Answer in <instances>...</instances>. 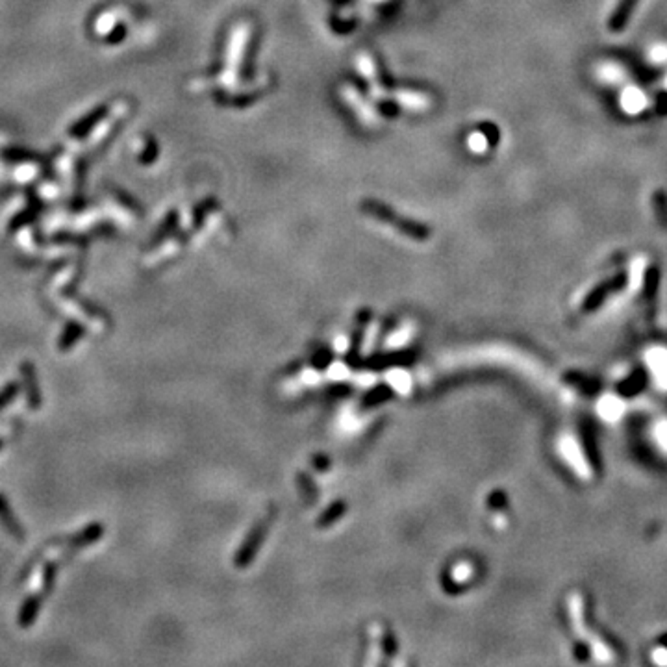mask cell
Masks as SVG:
<instances>
[{"mask_svg":"<svg viewBox=\"0 0 667 667\" xmlns=\"http://www.w3.org/2000/svg\"><path fill=\"white\" fill-rule=\"evenodd\" d=\"M569 621H571V628L574 632V640H577V652H586L593 656V660L602 663H619L623 660V652L617 642H614L608 634H606L597 621H591L590 616V606L586 602L584 595L577 591V593L569 599Z\"/></svg>","mask_w":667,"mask_h":667,"instance_id":"obj_1","label":"cell"},{"mask_svg":"<svg viewBox=\"0 0 667 667\" xmlns=\"http://www.w3.org/2000/svg\"><path fill=\"white\" fill-rule=\"evenodd\" d=\"M362 212L368 215L369 219L372 221L380 222L384 227L391 228L395 232L403 234L408 239H414V241H426L430 236V230L423 224H419L417 221H412V219H406L403 215H398L391 210V206L388 204H382V202L372 201V198H368V201L362 202Z\"/></svg>","mask_w":667,"mask_h":667,"instance_id":"obj_2","label":"cell"},{"mask_svg":"<svg viewBox=\"0 0 667 667\" xmlns=\"http://www.w3.org/2000/svg\"><path fill=\"white\" fill-rule=\"evenodd\" d=\"M21 377H22V388H25L26 404H28V408L39 410L43 403L41 389H39V386H37L36 369H34V365H32L30 362L21 363Z\"/></svg>","mask_w":667,"mask_h":667,"instance_id":"obj_3","label":"cell"},{"mask_svg":"<svg viewBox=\"0 0 667 667\" xmlns=\"http://www.w3.org/2000/svg\"><path fill=\"white\" fill-rule=\"evenodd\" d=\"M0 525L4 527V530L10 534L11 538L19 539V541L25 539V528L21 527V523L17 521L15 513H13L10 502L4 495H0Z\"/></svg>","mask_w":667,"mask_h":667,"instance_id":"obj_4","label":"cell"},{"mask_svg":"<svg viewBox=\"0 0 667 667\" xmlns=\"http://www.w3.org/2000/svg\"><path fill=\"white\" fill-rule=\"evenodd\" d=\"M41 600L43 595H30L28 599L22 602L21 610H19V625L22 628H30L34 625V621L37 619L39 616V610H41Z\"/></svg>","mask_w":667,"mask_h":667,"instance_id":"obj_5","label":"cell"},{"mask_svg":"<svg viewBox=\"0 0 667 667\" xmlns=\"http://www.w3.org/2000/svg\"><path fill=\"white\" fill-rule=\"evenodd\" d=\"M104 527L100 523H91L86 528H82L80 532L74 534V538L71 539V547L73 548H83L88 545H93L95 541H99L102 538Z\"/></svg>","mask_w":667,"mask_h":667,"instance_id":"obj_6","label":"cell"},{"mask_svg":"<svg viewBox=\"0 0 667 667\" xmlns=\"http://www.w3.org/2000/svg\"><path fill=\"white\" fill-rule=\"evenodd\" d=\"M86 334V326L78 321H69L67 326L63 328L62 336L58 339V349L60 351H69L78 343V339Z\"/></svg>","mask_w":667,"mask_h":667,"instance_id":"obj_7","label":"cell"},{"mask_svg":"<svg viewBox=\"0 0 667 667\" xmlns=\"http://www.w3.org/2000/svg\"><path fill=\"white\" fill-rule=\"evenodd\" d=\"M56 574H58V562H47V564H45V569H43V588L41 591H39L43 597H47V595L52 591V588H54Z\"/></svg>","mask_w":667,"mask_h":667,"instance_id":"obj_8","label":"cell"},{"mask_svg":"<svg viewBox=\"0 0 667 667\" xmlns=\"http://www.w3.org/2000/svg\"><path fill=\"white\" fill-rule=\"evenodd\" d=\"M21 384L19 382H10L6 384L4 388L0 389V410H4L8 404H11L15 400V397L21 393Z\"/></svg>","mask_w":667,"mask_h":667,"instance_id":"obj_9","label":"cell"},{"mask_svg":"<svg viewBox=\"0 0 667 667\" xmlns=\"http://www.w3.org/2000/svg\"><path fill=\"white\" fill-rule=\"evenodd\" d=\"M652 662L667 663V636H662L656 642V645L651 649Z\"/></svg>","mask_w":667,"mask_h":667,"instance_id":"obj_10","label":"cell"},{"mask_svg":"<svg viewBox=\"0 0 667 667\" xmlns=\"http://www.w3.org/2000/svg\"><path fill=\"white\" fill-rule=\"evenodd\" d=\"M2 447H4V441L0 440V450H2Z\"/></svg>","mask_w":667,"mask_h":667,"instance_id":"obj_11","label":"cell"}]
</instances>
